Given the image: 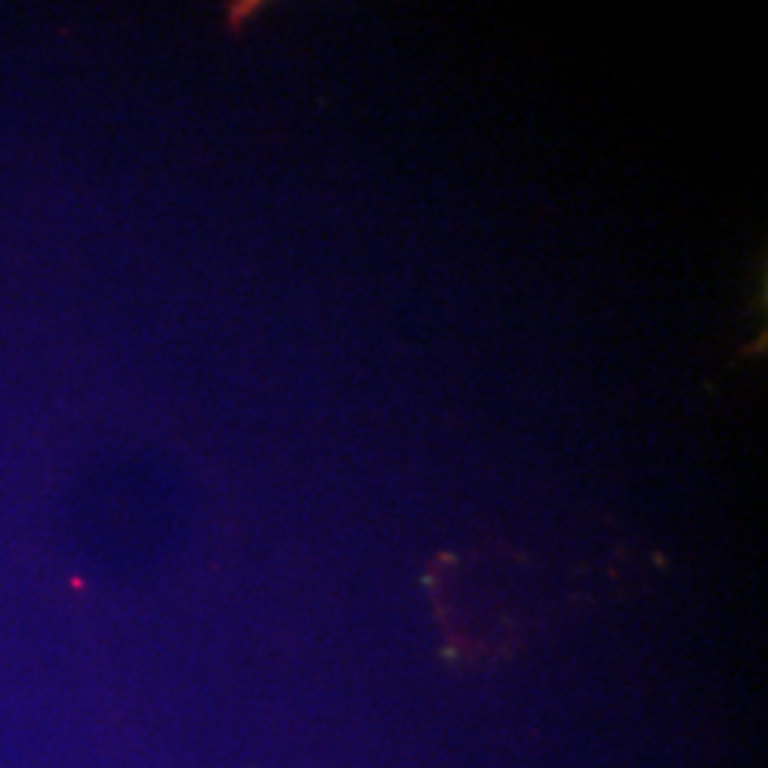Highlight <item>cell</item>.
I'll use <instances>...</instances> for the list:
<instances>
[]
</instances>
